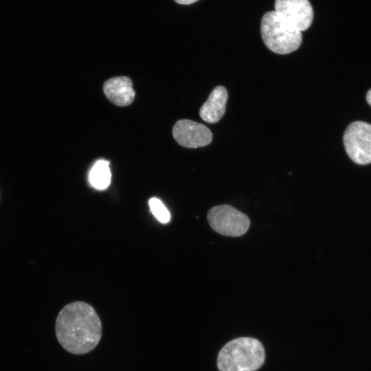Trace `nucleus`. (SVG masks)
Here are the masks:
<instances>
[{"label": "nucleus", "instance_id": "39448f33", "mask_svg": "<svg viewBox=\"0 0 371 371\" xmlns=\"http://www.w3.org/2000/svg\"><path fill=\"white\" fill-rule=\"evenodd\" d=\"M343 140L346 151L354 162L360 165L371 163V124L362 121L351 123Z\"/></svg>", "mask_w": 371, "mask_h": 371}, {"label": "nucleus", "instance_id": "f8f14e48", "mask_svg": "<svg viewBox=\"0 0 371 371\" xmlns=\"http://www.w3.org/2000/svg\"><path fill=\"white\" fill-rule=\"evenodd\" d=\"M175 1L179 4L189 5V4L195 3L196 1L199 0H175Z\"/></svg>", "mask_w": 371, "mask_h": 371}, {"label": "nucleus", "instance_id": "9b49d317", "mask_svg": "<svg viewBox=\"0 0 371 371\" xmlns=\"http://www.w3.org/2000/svg\"><path fill=\"white\" fill-rule=\"evenodd\" d=\"M151 212L161 223H167L170 220V214L161 201L153 197L148 201Z\"/></svg>", "mask_w": 371, "mask_h": 371}, {"label": "nucleus", "instance_id": "20e7f679", "mask_svg": "<svg viewBox=\"0 0 371 371\" xmlns=\"http://www.w3.org/2000/svg\"><path fill=\"white\" fill-rule=\"evenodd\" d=\"M207 216L211 227L223 236H243L250 225L249 217L229 205L223 204L212 207Z\"/></svg>", "mask_w": 371, "mask_h": 371}, {"label": "nucleus", "instance_id": "9d476101", "mask_svg": "<svg viewBox=\"0 0 371 371\" xmlns=\"http://www.w3.org/2000/svg\"><path fill=\"white\" fill-rule=\"evenodd\" d=\"M111 173L109 162L104 159L97 161L89 172V181L97 190H105L111 183Z\"/></svg>", "mask_w": 371, "mask_h": 371}, {"label": "nucleus", "instance_id": "7ed1b4c3", "mask_svg": "<svg viewBox=\"0 0 371 371\" xmlns=\"http://www.w3.org/2000/svg\"><path fill=\"white\" fill-rule=\"evenodd\" d=\"M260 32L265 45L278 54H290L302 43V32L275 11L266 12L261 20Z\"/></svg>", "mask_w": 371, "mask_h": 371}, {"label": "nucleus", "instance_id": "f257e3e1", "mask_svg": "<svg viewBox=\"0 0 371 371\" xmlns=\"http://www.w3.org/2000/svg\"><path fill=\"white\" fill-rule=\"evenodd\" d=\"M56 335L61 346L74 355L88 353L102 336V324L93 308L84 302L66 305L56 321Z\"/></svg>", "mask_w": 371, "mask_h": 371}, {"label": "nucleus", "instance_id": "0eeeda50", "mask_svg": "<svg viewBox=\"0 0 371 371\" xmlns=\"http://www.w3.org/2000/svg\"><path fill=\"white\" fill-rule=\"evenodd\" d=\"M275 12L300 32L306 30L313 19V10L308 0H276Z\"/></svg>", "mask_w": 371, "mask_h": 371}, {"label": "nucleus", "instance_id": "423d86ee", "mask_svg": "<svg viewBox=\"0 0 371 371\" xmlns=\"http://www.w3.org/2000/svg\"><path fill=\"white\" fill-rule=\"evenodd\" d=\"M172 134L179 144L189 148L205 146L212 140V133L207 126L190 120L177 121Z\"/></svg>", "mask_w": 371, "mask_h": 371}, {"label": "nucleus", "instance_id": "f03ea898", "mask_svg": "<svg viewBox=\"0 0 371 371\" xmlns=\"http://www.w3.org/2000/svg\"><path fill=\"white\" fill-rule=\"evenodd\" d=\"M265 361L262 344L251 337H240L226 344L217 357L219 371H255Z\"/></svg>", "mask_w": 371, "mask_h": 371}, {"label": "nucleus", "instance_id": "1a4fd4ad", "mask_svg": "<svg viewBox=\"0 0 371 371\" xmlns=\"http://www.w3.org/2000/svg\"><path fill=\"white\" fill-rule=\"evenodd\" d=\"M227 98V91L224 87H215L200 109L199 115L202 120L211 124L218 122L225 112Z\"/></svg>", "mask_w": 371, "mask_h": 371}, {"label": "nucleus", "instance_id": "6e6552de", "mask_svg": "<svg viewBox=\"0 0 371 371\" xmlns=\"http://www.w3.org/2000/svg\"><path fill=\"white\" fill-rule=\"evenodd\" d=\"M103 91L110 102L119 106L131 104L135 95L133 82L126 76L113 77L107 80L104 83Z\"/></svg>", "mask_w": 371, "mask_h": 371}, {"label": "nucleus", "instance_id": "ddd939ff", "mask_svg": "<svg viewBox=\"0 0 371 371\" xmlns=\"http://www.w3.org/2000/svg\"><path fill=\"white\" fill-rule=\"evenodd\" d=\"M366 100L368 103L371 106V89L367 93Z\"/></svg>", "mask_w": 371, "mask_h": 371}]
</instances>
